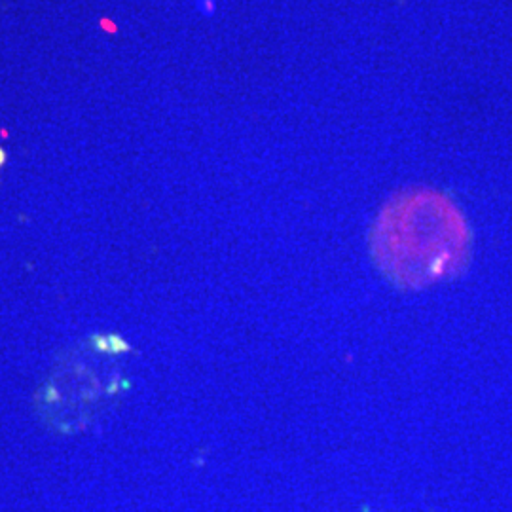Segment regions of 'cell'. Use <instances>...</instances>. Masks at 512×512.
<instances>
[{"mask_svg": "<svg viewBox=\"0 0 512 512\" xmlns=\"http://www.w3.org/2000/svg\"><path fill=\"white\" fill-rule=\"evenodd\" d=\"M467 249V228L454 205L418 190L385 207L374 232V253L399 283L421 287L458 270Z\"/></svg>", "mask_w": 512, "mask_h": 512, "instance_id": "1", "label": "cell"}]
</instances>
